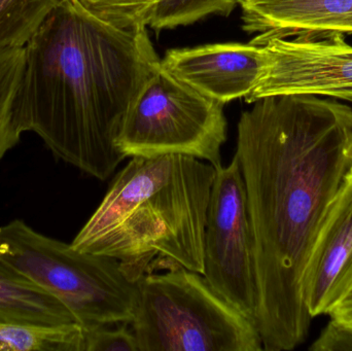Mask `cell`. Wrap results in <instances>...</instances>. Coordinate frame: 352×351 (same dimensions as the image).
Instances as JSON below:
<instances>
[{
    "label": "cell",
    "instance_id": "obj_10",
    "mask_svg": "<svg viewBox=\"0 0 352 351\" xmlns=\"http://www.w3.org/2000/svg\"><path fill=\"white\" fill-rule=\"evenodd\" d=\"M266 64L264 45L226 43L169 49L161 66L201 94L226 104L256 89Z\"/></svg>",
    "mask_w": 352,
    "mask_h": 351
},
{
    "label": "cell",
    "instance_id": "obj_17",
    "mask_svg": "<svg viewBox=\"0 0 352 351\" xmlns=\"http://www.w3.org/2000/svg\"><path fill=\"white\" fill-rule=\"evenodd\" d=\"M238 0H164L151 24L155 31L188 26L210 14L229 16Z\"/></svg>",
    "mask_w": 352,
    "mask_h": 351
},
{
    "label": "cell",
    "instance_id": "obj_8",
    "mask_svg": "<svg viewBox=\"0 0 352 351\" xmlns=\"http://www.w3.org/2000/svg\"><path fill=\"white\" fill-rule=\"evenodd\" d=\"M266 64L248 103L279 95H314L352 102V45L340 33L270 37Z\"/></svg>",
    "mask_w": 352,
    "mask_h": 351
},
{
    "label": "cell",
    "instance_id": "obj_19",
    "mask_svg": "<svg viewBox=\"0 0 352 351\" xmlns=\"http://www.w3.org/2000/svg\"><path fill=\"white\" fill-rule=\"evenodd\" d=\"M309 350L311 351H352V328L331 319L318 339Z\"/></svg>",
    "mask_w": 352,
    "mask_h": 351
},
{
    "label": "cell",
    "instance_id": "obj_2",
    "mask_svg": "<svg viewBox=\"0 0 352 351\" xmlns=\"http://www.w3.org/2000/svg\"><path fill=\"white\" fill-rule=\"evenodd\" d=\"M160 62L148 29L122 30L78 0H58L25 45L14 128L105 181L126 159L117 146L122 126Z\"/></svg>",
    "mask_w": 352,
    "mask_h": 351
},
{
    "label": "cell",
    "instance_id": "obj_1",
    "mask_svg": "<svg viewBox=\"0 0 352 351\" xmlns=\"http://www.w3.org/2000/svg\"><path fill=\"white\" fill-rule=\"evenodd\" d=\"M237 133L254 239L256 326L264 350H293L314 319L303 296L306 263L352 170V109L314 95L264 97L242 113Z\"/></svg>",
    "mask_w": 352,
    "mask_h": 351
},
{
    "label": "cell",
    "instance_id": "obj_5",
    "mask_svg": "<svg viewBox=\"0 0 352 351\" xmlns=\"http://www.w3.org/2000/svg\"><path fill=\"white\" fill-rule=\"evenodd\" d=\"M140 351H260L254 321L219 296L202 274L182 266L138 280L130 323Z\"/></svg>",
    "mask_w": 352,
    "mask_h": 351
},
{
    "label": "cell",
    "instance_id": "obj_18",
    "mask_svg": "<svg viewBox=\"0 0 352 351\" xmlns=\"http://www.w3.org/2000/svg\"><path fill=\"white\" fill-rule=\"evenodd\" d=\"M84 351H140L130 324L85 328Z\"/></svg>",
    "mask_w": 352,
    "mask_h": 351
},
{
    "label": "cell",
    "instance_id": "obj_4",
    "mask_svg": "<svg viewBox=\"0 0 352 351\" xmlns=\"http://www.w3.org/2000/svg\"><path fill=\"white\" fill-rule=\"evenodd\" d=\"M0 260L55 297L85 328L133 319L138 280L118 260L76 251L21 220L0 227Z\"/></svg>",
    "mask_w": 352,
    "mask_h": 351
},
{
    "label": "cell",
    "instance_id": "obj_16",
    "mask_svg": "<svg viewBox=\"0 0 352 351\" xmlns=\"http://www.w3.org/2000/svg\"><path fill=\"white\" fill-rule=\"evenodd\" d=\"M99 20L125 31H140L151 26L164 0H78Z\"/></svg>",
    "mask_w": 352,
    "mask_h": 351
},
{
    "label": "cell",
    "instance_id": "obj_11",
    "mask_svg": "<svg viewBox=\"0 0 352 351\" xmlns=\"http://www.w3.org/2000/svg\"><path fill=\"white\" fill-rule=\"evenodd\" d=\"M250 43L302 33L352 34V0H238Z\"/></svg>",
    "mask_w": 352,
    "mask_h": 351
},
{
    "label": "cell",
    "instance_id": "obj_13",
    "mask_svg": "<svg viewBox=\"0 0 352 351\" xmlns=\"http://www.w3.org/2000/svg\"><path fill=\"white\" fill-rule=\"evenodd\" d=\"M85 327L0 323V351H84Z\"/></svg>",
    "mask_w": 352,
    "mask_h": 351
},
{
    "label": "cell",
    "instance_id": "obj_15",
    "mask_svg": "<svg viewBox=\"0 0 352 351\" xmlns=\"http://www.w3.org/2000/svg\"><path fill=\"white\" fill-rule=\"evenodd\" d=\"M25 47L0 51V161L20 141L12 122V105L24 69Z\"/></svg>",
    "mask_w": 352,
    "mask_h": 351
},
{
    "label": "cell",
    "instance_id": "obj_14",
    "mask_svg": "<svg viewBox=\"0 0 352 351\" xmlns=\"http://www.w3.org/2000/svg\"><path fill=\"white\" fill-rule=\"evenodd\" d=\"M58 0H0V51L25 47Z\"/></svg>",
    "mask_w": 352,
    "mask_h": 351
},
{
    "label": "cell",
    "instance_id": "obj_7",
    "mask_svg": "<svg viewBox=\"0 0 352 351\" xmlns=\"http://www.w3.org/2000/svg\"><path fill=\"white\" fill-rule=\"evenodd\" d=\"M203 276L232 306L256 324L254 239L238 157L217 168L207 212Z\"/></svg>",
    "mask_w": 352,
    "mask_h": 351
},
{
    "label": "cell",
    "instance_id": "obj_9",
    "mask_svg": "<svg viewBox=\"0 0 352 351\" xmlns=\"http://www.w3.org/2000/svg\"><path fill=\"white\" fill-rule=\"evenodd\" d=\"M352 293V170L327 210L303 274L312 317L330 313Z\"/></svg>",
    "mask_w": 352,
    "mask_h": 351
},
{
    "label": "cell",
    "instance_id": "obj_20",
    "mask_svg": "<svg viewBox=\"0 0 352 351\" xmlns=\"http://www.w3.org/2000/svg\"><path fill=\"white\" fill-rule=\"evenodd\" d=\"M330 317L342 325L352 328V293L330 313Z\"/></svg>",
    "mask_w": 352,
    "mask_h": 351
},
{
    "label": "cell",
    "instance_id": "obj_12",
    "mask_svg": "<svg viewBox=\"0 0 352 351\" xmlns=\"http://www.w3.org/2000/svg\"><path fill=\"white\" fill-rule=\"evenodd\" d=\"M0 323L62 325L78 321L55 297L0 260Z\"/></svg>",
    "mask_w": 352,
    "mask_h": 351
},
{
    "label": "cell",
    "instance_id": "obj_3",
    "mask_svg": "<svg viewBox=\"0 0 352 351\" xmlns=\"http://www.w3.org/2000/svg\"><path fill=\"white\" fill-rule=\"evenodd\" d=\"M215 175V167L192 157H133L70 245L118 260L135 280L156 258L203 275Z\"/></svg>",
    "mask_w": 352,
    "mask_h": 351
},
{
    "label": "cell",
    "instance_id": "obj_6",
    "mask_svg": "<svg viewBox=\"0 0 352 351\" xmlns=\"http://www.w3.org/2000/svg\"><path fill=\"white\" fill-rule=\"evenodd\" d=\"M225 104L178 80L160 65L126 115L117 140L125 158L182 155L221 165Z\"/></svg>",
    "mask_w": 352,
    "mask_h": 351
}]
</instances>
